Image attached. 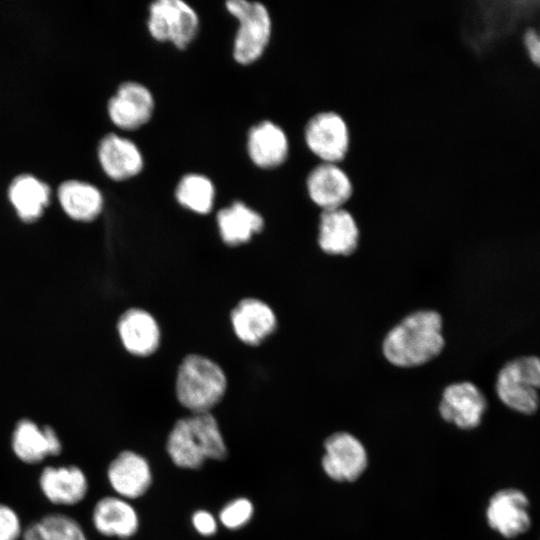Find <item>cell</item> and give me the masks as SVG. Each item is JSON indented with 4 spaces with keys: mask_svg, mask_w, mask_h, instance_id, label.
Instances as JSON below:
<instances>
[{
    "mask_svg": "<svg viewBox=\"0 0 540 540\" xmlns=\"http://www.w3.org/2000/svg\"><path fill=\"white\" fill-rule=\"evenodd\" d=\"M42 495L54 505L73 506L87 495L89 483L84 471L76 465L45 466L38 478Z\"/></svg>",
    "mask_w": 540,
    "mask_h": 540,
    "instance_id": "obj_15",
    "label": "cell"
},
{
    "mask_svg": "<svg viewBox=\"0 0 540 540\" xmlns=\"http://www.w3.org/2000/svg\"><path fill=\"white\" fill-rule=\"evenodd\" d=\"M217 223L222 240L230 246L247 242L264 227L263 217L241 201L221 209Z\"/></svg>",
    "mask_w": 540,
    "mask_h": 540,
    "instance_id": "obj_22",
    "label": "cell"
},
{
    "mask_svg": "<svg viewBox=\"0 0 540 540\" xmlns=\"http://www.w3.org/2000/svg\"><path fill=\"white\" fill-rule=\"evenodd\" d=\"M98 158L104 172L116 181L138 175L144 166L143 156L137 145L115 133H109L101 139Z\"/></svg>",
    "mask_w": 540,
    "mask_h": 540,
    "instance_id": "obj_18",
    "label": "cell"
},
{
    "mask_svg": "<svg viewBox=\"0 0 540 540\" xmlns=\"http://www.w3.org/2000/svg\"><path fill=\"white\" fill-rule=\"evenodd\" d=\"M304 185L308 199L320 211L346 207L356 193L354 177L339 163L315 162Z\"/></svg>",
    "mask_w": 540,
    "mask_h": 540,
    "instance_id": "obj_7",
    "label": "cell"
},
{
    "mask_svg": "<svg viewBox=\"0 0 540 540\" xmlns=\"http://www.w3.org/2000/svg\"><path fill=\"white\" fill-rule=\"evenodd\" d=\"M487 408L482 391L472 382L461 381L448 385L441 396V417L461 429L477 427Z\"/></svg>",
    "mask_w": 540,
    "mask_h": 540,
    "instance_id": "obj_11",
    "label": "cell"
},
{
    "mask_svg": "<svg viewBox=\"0 0 540 540\" xmlns=\"http://www.w3.org/2000/svg\"><path fill=\"white\" fill-rule=\"evenodd\" d=\"M9 198L20 218L32 221L40 216L49 200V187L33 175L17 176L10 184Z\"/></svg>",
    "mask_w": 540,
    "mask_h": 540,
    "instance_id": "obj_24",
    "label": "cell"
},
{
    "mask_svg": "<svg viewBox=\"0 0 540 540\" xmlns=\"http://www.w3.org/2000/svg\"><path fill=\"white\" fill-rule=\"evenodd\" d=\"M58 198L64 211L71 218L80 221L95 219L103 208V196L99 189L80 180L61 183Z\"/></svg>",
    "mask_w": 540,
    "mask_h": 540,
    "instance_id": "obj_23",
    "label": "cell"
},
{
    "mask_svg": "<svg viewBox=\"0 0 540 540\" xmlns=\"http://www.w3.org/2000/svg\"><path fill=\"white\" fill-rule=\"evenodd\" d=\"M23 531L17 511L0 502V540H21Z\"/></svg>",
    "mask_w": 540,
    "mask_h": 540,
    "instance_id": "obj_28",
    "label": "cell"
},
{
    "mask_svg": "<svg viewBox=\"0 0 540 540\" xmlns=\"http://www.w3.org/2000/svg\"><path fill=\"white\" fill-rule=\"evenodd\" d=\"M10 446L15 457L24 464L36 465L58 456L63 445L56 430L40 426L30 419L18 421L11 434Z\"/></svg>",
    "mask_w": 540,
    "mask_h": 540,
    "instance_id": "obj_10",
    "label": "cell"
},
{
    "mask_svg": "<svg viewBox=\"0 0 540 540\" xmlns=\"http://www.w3.org/2000/svg\"><path fill=\"white\" fill-rule=\"evenodd\" d=\"M359 240L358 222L346 207L320 211L317 242L324 253L349 256L357 249Z\"/></svg>",
    "mask_w": 540,
    "mask_h": 540,
    "instance_id": "obj_14",
    "label": "cell"
},
{
    "mask_svg": "<svg viewBox=\"0 0 540 540\" xmlns=\"http://www.w3.org/2000/svg\"><path fill=\"white\" fill-rule=\"evenodd\" d=\"M253 511L254 508L250 500L237 498L221 509L219 520L228 529H239L250 521Z\"/></svg>",
    "mask_w": 540,
    "mask_h": 540,
    "instance_id": "obj_27",
    "label": "cell"
},
{
    "mask_svg": "<svg viewBox=\"0 0 540 540\" xmlns=\"http://www.w3.org/2000/svg\"><path fill=\"white\" fill-rule=\"evenodd\" d=\"M51 540H88L81 524L64 513H48L39 519Z\"/></svg>",
    "mask_w": 540,
    "mask_h": 540,
    "instance_id": "obj_26",
    "label": "cell"
},
{
    "mask_svg": "<svg viewBox=\"0 0 540 540\" xmlns=\"http://www.w3.org/2000/svg\"><path fill=\"white\" fill-rule=\"evenodd\" d=\"M147 26L157 41L171 42L175 47L185 49L198 33L199 17L184 1L158 0L149 7Z\"/></svg>",
    "mask_w": 540,
    "mask_h": 540,
    "instance_id": "obj_8",
    "label": "cell"
},
{
    "mask_svg": "<svg viewBox=\"0 0 540 540\" xmlns=\"http://www.w3.org/2000/svg\"><path fill=\"white\" fill-rule=\"evenodd\" d=\"M322 467L335 481H354L365 470L367 452L358 438L348 432L330 435L324 443Z\"/></svg>",
    "mask_w": 540,
    "mask_h": 540,
    "instance_id": "obj_9",
    "label": "cell"
},
{
    "mask_svg": "<svg viewBox=\"0 0 540 540\" xmlns=\"http://www.w3.org/2000/svg\"><path fill=\"white\" fill-rule=\"evenodd\" d=\"M303 141L316 162L344 164L352 150V126L340 111L322 108L306 120Z\"/></svg>",
    "mask_w": 540,
    "mask_h": 540,
    "instance_id": "obj_4",
    "label": "cell"
},
{
    "mask_svg": "<svg viewBox=\"0 0 540 540\" xmlns=\"http://www.w3.org/2000/svg\"><path fill=\"white\" fill-rule=\"evenodd\" d=\"M175 196L183 207L198 214H207L213 208L215 187L208 177L191 173L181 178Z\"/></svg>",
    "mask_w": 540,
    "mask_h": 540,
    "instance_id": "obj_25",
    "label": "cell"
},
{
    "mask_svg": "<svg viewBox=\"0 0 540 540\" xmlns=\"http://www.w3.org/2000/svg\"><path fill=\"white\" fill-rule=\"evenodd\" d=\"M21 540H51L39 520L24 528Z\"/></svg>",
    "mask_w": 540,
    "mask_h": 540,
    "instance_id": "obj_30",
    "label": "cell"
},
{
    "mask_svg": "<svg viewBox=\"0 0 540 540\" xmlns=\"http://www.w3.org/2000/svg\"><path fill=\"white\" fill-rule=\"evenodd\" d=\"M443 320L434 310L408 314L385 335L382 352L385 359L400 368L424 365L443 350Z\"/></svg>",
    "mask_w": 540,
    "mask_h": 540,
    "instance_id": "obj_1",
    "label": "cell"
},
{
    "mask_svg": "<svg viewBox=\"0 0 540 540\" xmlns=\"http://www.w3.org/2000/svg\"><path fill=\"white\" fill-rule=\"evenodd\" d=\"M107 479L117 496L135 499L149 489L152 472L148 461L142 455L125 450L110 462Z\"/></svg>",
    "mask_w": 540,
    "mask_h": 540,
    "instance_id": "obj_16",
    "label": "cell"
},
{
    "mask_svg": "<svg viewBox=\"0 0 540 540\" xmlns=\"http://www.w3.org/2000/svg\"><path fill=\"white\" fill-rule=\"evenodd\" d=\"M225 5L239 23L233 45L234 59L243 65L251 64L263 55L271 40V15L261 2L229 0Z\"/></svg>",
    "mask_w": 540,
    "mask_h": 540,
    "instance_id": "obj_5",
    "label": "cell"
},
{
    "mask_svg": "<svg viewBox=\"0 0 540 540\" xmlns=\"http://www.w3.org/2000/svg\"><path fill=\"white\" fill-rule=\"evenodd\" d=\"M192 524L196 531L204 536H211L217 531V522L214 516L205 510H198L193 514Z\"/></svg>",
    "mask_w": 540,
    "mask_h": 540,
    "instance_id": "obj_29",
    "label": "cell"
},
{
    "mask_svg": "<svg viewBox=\"0 0 540 540\" xmlns=\"http://www.w3.org/2000/svg\"><path fill=\"white\" fill-rule=\"evenodd\" d=\"M540 358L521 356L507 362L496 379V393L508 408L532 414L539 407Z\"/></svg>",
    "mask_w": 540,
    "mask_h": 540,
    "instance_id": "obj_6",
    "label": "cell"
},
{
    "mask_svg": "<svg viewBox=\"0 0 540 540\" xmlns=\"http://www.w3.org/2000/svg\"><path fill=\"white\" fill-rule=\"evenodd\" d=\"M486 519L493 530L506 538L524 533L531 523L527 496L514 488L496 492L488 502Z\"/></svg>",
    "mask_w": 540,
    "mask_h": 540,
    "instance_id": "obj_12",
    "label": "cell"
},
{
    "mask_svg": "<svg viewBox=\"0 0 540 540\" xmlns=\"http://www.w3.org/2000/svg\"><path fill=\"white\" fill-rule=\"evenodd\" d=\"M94 528L103 536L127 539L139 526L134 507L119 496H106L98 500L92 510Z\"/></svg>",
    "mask_w": 540,
    "mask_h": 540,
    "instance_id": "obj_20",
    "label": "cell"
},
{
    "mask_svg": "<svg viewBox=\"0 0 540 540\" xmlns=\"http://www.w3.org/2000/svg\"><path fill=\"white\" fill-rule=\"evenodd\" d=\"M525 41L531 58L540 64V38L534 32H528Z\"/></svg>",
    "mask_w": 540,
    "mask_h": 540,
    "instance_id": "obj_31",
    "label": "cell"
},
{
    "mask_svg": "<svg viewBox=\"0 0 540 540\" xmlns=\"http://www.w3.org/2000/svg\"><path fill=\"white\" fill-rule=\"evenodd\" d=\"M118 332L126 350L137 356L156 351L160 343V330L154 317L142 309H130L120 318Z\"/></svg>",
    "mask_w": 540,
    "mask_h": 540,
    "instance_id": "obj_21",
    "label": "cell"
},
{
    "mask_svg": "<svg viewBox=\"0 0 540 540\" xmlns=\"http://www.w3.org/2000/svg\"><path fill=\"white\" fill-rule=\"evenodd\" d=\"M154 105L153 95L146 86L128 81L108 101V114L117 127L135 130L150 120Z\"/></svg>",
    "mask_w": 540,
    "mask_h": 540,
    "instance_id": "obj_13",
    "label": "cell"
},
{
    "mask_svg": "<svg viewBox=\"0 0 540 540\" xmlns=\"http://www.w3.org/2000/svg\"><path fill=\"white\" fill-rule=\"evenodd\" d=\"M247 149L250 159L256 166L262 169H274L288 160L290 141L280 125L264 120L250 129Z\"/></svg>",
    "mask_w": 540,
    "mask_h": 540,
    "instance_id": "obj_17",
    "label": "cell"
},
{
    "mask_svg": "<svg viewBox=\"0 0 540 540\" xmlns=\"http://www.w3.org/2000/svg\"><path fill=\"white\" fill-rule=\"evenodd\" d=\"M227 380L221 367L197 354L181 362L176 378V395L181 405L192 413L209 412L225 394Z\"/></svg>",
    "mask_w": 540,
    "mask_h": 540,
    "instance_id": "obj_3",
    "label": "cell"
},
{
    "mask_svg": "<svg viewBox=\"0 0 540 540\" xmlns=\"http://www.w3.org/2000/svg\"><path fill=\"white\" fill-rule=\"evenodd\" d=\"M231 323L236 336L243 343L258 345L274 332L277 319L265 302L247 298L233 309Z\"/></svg>",
    "mask_w": 540,
    "mask_h": 540,
    "instance_id": "obj_19",
    "label": "cell"
},
{
    "mask_svg": "<svg viewBox=\"0 0 540 540\" xmlns=\"http://www.w3.org/2000/svg\"><path fill=\"white\" fill-rule=\"evenodd\" d=\"M166 448L172 462L184 469H198L207 458L223 460L227 455L224 438L210 412L179 419L168 435Z\"/></svg>",
    "mask_w": 540,
    "mask_h": 540,
    "instance_id": "obj_2",
    "label": "cell"
}]
</instances>
